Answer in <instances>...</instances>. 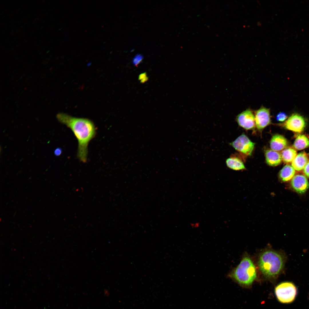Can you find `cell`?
<instances>
[{
	"label": "cell",
	"instance_id": "1",
	"mask_svg": "<svg viewBox=\"0 0 309 309\" xmlns=\"http://www.w3.org/2000/svg\"><path fill=\"white\" fill-rule=\"evenodd\" d=\"M57 117L60 122L66 125L73 132L78 143V158L81 161L86 163L88 144L96 134L94 123L87 118L75 117L64 113L58 114Z\"/></svg>",
	"mask_w": 309,
	"mask_h": 309
},
{
	"label": "cell",
	"instance_id": "2",
	"mask_svg": "<svg viewBox=\"0 0 309 309\" xmlns=\"http://www.w3.org/2000/svg\"><path fill=\"white\" fill-rule=\"evenodd\" d=\"M286 259V256L284 253L268 250L260 255L258 265L259 270L265 277L274 279L282 272Z\"/></svg>",
	"mask_w": 309,
	"mask_h": 309
},
{
	"label": "cell",
	"instance_id": "3",
	"mask_svg": "<svg viewBox=\"0 0 309 309\" xmlns=\"http://www.w3.org/2000/svg\"><path fill=\"white\" fill-rule=\"evenodd\" d=\"M228 276L241 285L249 286L257 277L255 267L251 258L247 255H245Z\"/></svg>",
	"mask_w": 309,
	"mask_h": 309
},
{
	"label": "cell",
	"instance_id": "4",
	"mask_svg": "<svg viewBox=\"0 0 309 309\" xmlns=\"http://www.w3.org/2000/svg\"><path fill=\"white\" fill-rule=\"evenodd\" d=\"M275 292L276 297L280 302L289 303L295 300L297 293V289L292 282H284L276 286Z\"/></svg>",
	"mask_w": 309,
	"mask_h": 309
},
{
	"label": "cell",
	"instance_id": "5",
	"mask_svg": "<svg viewBox=\"0 0 309 309\" xmlns=\"http://www.w3.org/2000/svg\"><path fill=\"white\" fill-rule=\"evenodd\" d=\"M229 144L241 155L248 157L251 155L255 143L252 142L245 135L242 134L230 143Z\"/></svg>",
	"mask_w": 309,
	"mask_h": 309
},
{
	"label": "cell",
	"instance_id": "6",
	"mask_svg": "<svg viewBox=\"0 0 309 309\" xmlns=\"http://www.w3.org/2000/svg\"><path fill=\"white\" fill-rule=\"evenodd\" d=\"M306 125L304 118L297 113L292 114L282 124V126L285 128L297 133H300L303 131Z\"/></svg>",
	"mask_w": 309,
	"mask_h": 309
},
{
	"label": "cell",
	"instance_id": "7",
	"mask_svg": "<svg viewBox=\"0 0 309 309\" xmlns=\"http://www.w3.org/2000/svg\"><path fill=\"white\" fill-rule=\"evenodd\" d=\"M254 116L255 126L260 131L271 123L270 110L269 108L262 106L255 111Z\"/></svg>",
	"mask_w": 309,
	"mask_h": 309
},
{
	"label": "cell",
	"instance_id": "8",
	"mask_svg": "<svg viewBox=\"0 0 309 309\" xmlns=\"http://www.w3.org/2000/svg\"><path fill=\"white\" fill-rule=\"evenodd\" d=\"M236 120L239 125L246 130L253 129L255 127L254 114L249 108L239 114Z\"/></svg>",
	"mask_w": 309,
	"mask_h": 309
},
{
	"label": "cell",
	"instance_id": "9",
	"mask_svg": "<svg viewBox=\"0 0 309 309\" xmlns=\"http://www.w3.org/2000/svg\"><path fill=\"white\" fill-rule=\"evenodd\" d=\"M291 184L293 188L297 192L302 193L305 192L309 187L306 177L303 175H298L292 178Z\"/></svg>",
	"mask_w": 309,
	"mask_h": 309
},
{
	"label": "cell",
	"instance_id": "10",
	"mask_svg": "<svg viewBox=\"0 0 309 309\" xmlns=\"http://www.w3.org/2000/svg\"><path fill=\"white\" fill-rule=\"evenodd\" d=\"M270 144L271 149L278 152L286 148L288 144V141L282 135L276 134L272 137Z\"/></svg>",
	"mask_w": 309,
	"mask_h": 309
},
{
	"label": "cell",
	"instance_id": "11",
	"mask_svg": "<svg viewBox=\"0 0 309 309\" xmlns=\"http://www.w3.org/2000/svg\"><path fill=\"white\" fill-rule=\"evenodd\" d=\"M265 155L266 163L270 166H277L281 163L282 161L281 153L271 149L266 150Z\"/></svg>",
	"mask_w": 309,
	"mask_h": 309
},
{
	"label": "cell",
	"instance_id": "12",
	"mask_svg": "<svg viewBox=\"0 0 309 309\" xmlns=\"http://www.w3.org/2000/svg\"><path fill=\"white\" fill-rule=\"evenodd\" d=\"M309 161V157L305 152H300L296 155L292 162V166L297 171L303 169Z\"/></svg>",
	"mask_w": 309,
	"mask_h": 309
},
{
	"label": "cell",
	"instance_id": "13",
	"mask_svg": "<svg viewBox=\"0 0 309 309\" xmlns=\"http://www.w3.org/2000/svg\"><path fill=\"white\" fill-rule=\"evenodd\" d=\"M228 167L235 170H245V167L242 161L240 158L235 155H232L226 161Z\"/></svg>",
	"mask_w": 309,
	"mask_h": 309
},
{
	"label": "cell",
	"instance_id": "14",
	"mask_svg": "<svg viewBox=\"0 0 309 309\" xmlns=\"http://www.w3.org/2000/svg\"><path fill=\"white\" fill-rule=\"evenodd\" d=\"M295 174V169L292 165L287 164L284 166L280 171L279 177L282 181L286 182L292 178Z\"/></svg>",
	"mask_w": 309,
	"mask_h": 309
},
{
	"label": "cell",
	"instance_id": "15",
	"mask_svg": "<svg viewBox=\"0 0 309 309\" xmlns=\"http://www.w3.org/2000/svg\"><path fill=\"white\" fill-rule=\"evenodd\" d=\"M282 160L286 164L292 163L296 155V151L293 148H288L284 149L281 153Z\"/></svg>",
	"mask_w": 309,
	"mask_h": 309
},
{
	"label": "cell",
	"instance_id": "16",
	"mask_svg": "<svg viewBox=\"0 0 309 309\" xmlns=\"http://www.w3.org/2000/svg\"><path fill=\"white\" fill-rule=\"evenodd\" d=\"M293 146L298 150L307 148L309 147V139L304 135H299L295 139Z\"/></svg>",
	"mask_w": 309,
	"mask_h": 309
},
{
	"label": "cell",
	"instance_id": "17",
	"mask_svg": "<svg viewBox=\"0 0 309 309\" xmlns=\"http://www.w3.org/2000/svg\"><path fill=\"white\" fill-rule=\"evenodd\" d=\"M287 118V115L285 113L280 112L277 115L276 119L278 121L283 122L285 121Z\"/></svg>",
	"mask_w": 309,
	"mask_h": 309
},
{
	"label": "cell",
	"instance_id": "18",
	"mask_svg": "<svg viewBox=\"0 0 309 309\" xmlns=\"http://www.w3.org/2000/svg\"><path fill=\"white\" fill-rule=\"evenodd\" d=\"M143 58L142 55L140 54L136 55L133 58L132 62L133 64L137 66L142 61Z\"/></svg>",
	"mask_w": 309,
	"mask_h": 309
},
{
	"label": "cell",
	"instance_id": "19",
	"mask_svg": "<svg viewBox=\"0 0 309 309\" xmlns=\"http://www.w3.org/2000/svg\"><path fill=\"white\" fill-rule=\"evenodd\" d=\"M303 172L304 174L309 178V161L303 169Z\"/></svg>",
	"mask_w": 309,
	"mask_h": 309
},
{
	"label": "cell",
	"instance_id": "20",
	"mask_svg": "<svg viewBox=\"0 0 309 309\" xmlns=\"http://www.w3.org/2000/svg\"><path fill=\"white\" fill-rule=\"evenodd\" d=\"M140 80L142 82H145L147 80L148 78L146 73H143L140 75L139 76Z\"/></svg>",
	"mask_w": 309,
	"mask_h": 309
},
{
	"label": "cell",
	"instance_id": "21",
	"mask_svg": "<svg viewBox=\"0 0 309 309\" xmlns=\"http://www.w3.org/2000/svg\"><path fill=\"white\" fill-rule=\"evenodd\" d=\"M62 151L61 148H57L55 150L54 154L55 156H59L62 154Z\"/></svg>",
	"mask_w": 309,
	"mask_h": 309
}]
</instances>
